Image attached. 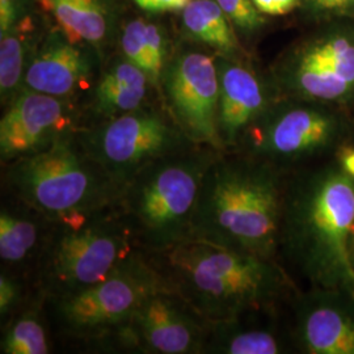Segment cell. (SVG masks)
<instances>
[{
	"label": "cell",
	"mask_w": 354,
	"mask_h": 354,
	"mask_svg": "<svg viewBox=\"0 0 354 354\" xmlns=\"http://www.w3.org/2000/svg\"><path fill=\"white\" fill-rule=\"evenodd\" d=\"M289 174L243 152H219L203 177L192 236L279 261Z\"/></svg>",
	"instance_id": "7a4b0ae2"
},
{
	"label": "cell",
	"mask_w": 354,
	"mask_h": 354,
	"mask_svg": "<svg viewBox=\"0 0 354 354\" xmlns=\"http://www.w3.org/2000/svg\"><path fill=\"white\" fill-rule=\"evenodd\" d=\"M80 127L79 102L24 88L0 120V165L45 151Z\"/></svg>",
	"instance_id": "7c38bea8"
},
{
	"label": "cell",
	"mask_w": 354,
	"mask_h": 354,
	"mask_svg": "<svg viewBox=\"0 0 354 354\" xmlns=\"http://www.w3.org/2000/svg\"><path fill=\"white\" fill-rule=\"evenodd\" d=\"M33 290L28 279L0 270V326L28 302Z\"/></svg>",
	"instance_id": "cb8c5ba5"
},
{
	"label": "cell",
	"mask_w": 354,
	"mask_h": 354,
	"mask_svg": "<svg viewBox=\"0 0 354 354\" xmlns=\"http://www.w3.org/2000/svg\"><path fill=\"white\" fill-rule=\"evenodd\" d=\"M183 24L192 37L212 48L216 55L241 59L239 41L216 0H192L184 8Z\"/></svg>",
	"instance_id": "44dd1931"
},
{
	"label": "cell",
	"mask_w": 354,
	"mask_h": 354,
	"mask_svg": "<svg viewBox=\"0 0 354 354\" xmlns=\"http://www.w3.org/2000/svg\"><path fill=\"white\" fill-rule=\"evenodd\" d=\"M354 178L342 165L288 176L279 256L317 289L354 294Z\"/></svg>",
	"instance_id": "6da1fadb"
},
{
	"label": "cell",
	"mask_w": 354,
	"mask_h": 354,
	"mask_svg": "<svg viewBox=\"0 0 354 354\" xmlns=\"http://www.w3.org/2000/svg\"><path fill=\"white\" fill-rule=\"evenodd\" d=\"M160 96L168 113L193 143L223 151L218 131L216 54L201 50L174 54L162 76Z\"/></svg>",
	"instance_id": "8fae6325"
},
{
	"label": "cell",
	"mask_w": 354,
	"mask_h": 354,
	"mask_svg": "<svg viewBox=\"0 0 354 354\" xmlns=\"http://www.w3.org/2000/svg\"><path fill=\"white\" fill-rule=\"evenodd\" d=\"M342 169L354 178V149H344L340 153V162Z\"/></svg>",
	"instance_id": "4dcf8cb0"
},
{
	"label": "cell",
	"mask_w": 354,
	"mask_h": 354,
	"mask_svg": "<svg viewBox=\"0 0 354 354\" xmlns=\"http://www.w3.org/2000/svg\"><path fill=\"white\" fill-rule=\"evenodd\" d=\"M102 66V58L96 53L64 35H53L32 57L24 88L79 102L93 86Z\"/></svg>",
	"instance_id": "9a60e30c"
},
{
	"label": "cell",
	"mask_w": 354,
	"mask_h": 354,
	"mask_svg": "<svg viewBox=\"0 0 354 354\" xmlns=\"http://www.w3.org/2000/svg\"><path fill=\"white\" fill-rule=\"evenodd\" d=\"M257 10L263 15L279 16L294 11L302 0H252Z\"/></svg>",
	"instance_id": "83f0119b"
},
{
	"label": "cell",
	"mask_w": 354,
	"mask_h": 354,
	"mask_svg": "<svg viewBox=\"0 0 354 354\" xmlns=\"http://www.w3.org/2000/svg\"><path fill=\"white\" fill-rule=\"evenodd\" d=\"M159 102L160 92L146 73L120 55L102 64L93 86L79 102L82 127H96Z\"/></svg>",
	"instance_id": "2e32d148"
},
{
	"label": "cell",
	"mask_w": 354,
	"mask_h": 354,
	"mask_svg": "<svg viewBox=\"0 0 354 354\" xmlns=\"http://www.w3.org/2000/svg\"><path fill=\"white\" fill-rule=\"evenodd\" d=\"M277 317L279 308H269L210 322L203 354L286 353L290 329H281Z\"/></svg>",
	"instance_id": "ac0fdd59"
},
{
	"label": "cell",
	"mask_w": 354,
	"mask_h": 354,
	"mask_svg": "<svg viewBox=\"0 0 354 354\" xmlns=\"http://www.w3.org/2000/svg\"><path fill=\"white\" fill-rule=\"evenodd\" d=\"M29 19L12 26L0 39V100L6 108L24 89L26 68L37 50Z\"/></svg>",
	"instance_id": "7402d4cb"
},
{
	"label": "cell",
	"mask_w": 354,
	"mask_h": 354,
	"mask_svg": "<svg viewBox=\"0 0 354 354\" xmlns=\"http://www.w3.org/2000/svg\"><path fill=\"white\" fill-rule=\"evenodd\" d=\"M192 0H134V3L147 12H171L184 10Z\"/></svg>",
	"instance_id": "f1b7e54d"
},
{
	"label": "cell",
	"mask_w": 354,
	"mask_h": 354,
	"mask_svg": "<svg viewBox=\"0 0 354 354\" xmlns=\"http://www.w3.org/2000/svg\"><path fill=\"white\" fill-rule=\"evenodd\" d=\"M219 152L196 145L152 162L127 181L117 205L143 252H160L192 236L203 177Z\"/></svg>",
	"instance_id": "277c9868"
},
{
	"label": "cell",
	"mask_w": 354,
	"mask_h": 354,
	"mask_svg": "<svg viewBox=\"0 0 354 354\" xmlns=\"http://www.w3.org/2000/svg\"><path fill=\"white\" fill-rule=\"evenodd\" d=\"M46 299L33 290L30 298L1 326V354H49L54 336L46 314Z\"/></svg>",
	"instance_id": "d6986e66"
},
{
	"label": "cell",
	"mask_w": 354,
	"mask_h": 354,
	"mask_svg": "<svg viewBox=\"0 0 354 354\" xmlns=\"http://www.w3.org/2000/svg\"><path fill=\"white\" fill-rule=\"evenodd\" d=\"M165 282L146 252H140L87 289L46 299L54 342L92 353L99 342L125 324L150 291Z\"/></svg>",
	"instance_id": "52a82bcc"
},
{
	"label": "cell",
	"mask_w": 354,
	"mask_h": 354,
	"mask_svg": "<svg viewBox=\"0 0 354 354\" xmlns=\"http://www.w3.org/2000/svg\"><path fill=\"white\" fill-rule=\"evenodd\" d=\"M308 10L319 15H354V0H304Z\"/></svg>",
	"instance_id": "4316f807"
},
{
	"label": "cell",
	"mask_w": 354,
	"mask_h": 354,
	"mask_svg": "<svg viewBox=\"0 0 354 354\" xmlns=\"http://www.w3.org/2000/svg\"><path fill=\"white\" fill-rule=\"evenodd\" d=\"M21 0H0V32L6 35L17 21Z\"/></svg>",
	"instance_id": "f546056e"
},
{
	"label": "cell",
	"mask_w": 354,
	"mask_h": 354,
	"mask_svg": "<svg viewBox=\"0 0 354 354\" xmlns=\"http://www.w3.org/2000/svg\"><path fill=\"white\" fill-rule=\"evenodd\" d=\"M145 32H146L145 20L137 19L130 21L125 26L124 35L121 37V53H122V57H125L131 64L138 66L150 79L151 64H150V57H149L147 45H146Z\"/></svg>",
	"instance_id": "d4e9b609"
},
{
	"label": "cell",
	"mask_w": 354,
	"mask_h": 354,
	"mask_svg": "<svg viewBox=\"0 0 354 354\" xmlns=\"http://www.w3.org/2000/svg\"><path fill=\"white\" fill-rule=\"evenodd\" d=\"M75 136L83 150L120 190L146 165L196 146L162 102L96 127H82Z\"/></svg>",
	"instance_id": "ba28073f"
},
{
	"label": "cell",
	"mask_w": 354,
	"mask_h": 354,
	"mask_svg": "<svg viewBox=\"0 0 354 354\" xmlns=\"http://www.w3.org/2000/svg\"><path fill=\"white\" fill-rule=\"evenodd\" d=\"M344 134L342 117L320 102L279 97L250 129L236 151L290 174L335 150Z\"/></svg>",
	"instance_id": "9c48e42d"
},
{
	"label": "cell",
	"mask_w": 354,
	"mask_h": 354,
	"mask_svg": "<svg viewBox=\"0 0 354 354\" xmlns=\"http://www.w3.org/2000/svg\"><path fill=\"white\" fill-rule=\"evenodd\" d=\"M292 345L308 354H354V294L317 289L291 298Z\"/></svg>",
	"instance_id": "4fadbf2b"
},
{
	"label": "cell",
	"mask_w": 354,
	"mask_h": 354,
	"mask_svg": "<svg viewBox=\"0 0 354 354\" xmlns=\"http://www.w3.org/2000/svg\"><path fill=\"white\" fill-rule=\"evenodd\" d=\"M209 324L210 320L165 282L92 353L203 354Z\"/></svg>",
	"instance_id": "30bf717a"
},
{
	"label": "cell",
	"mask_w": 354,
	"mask_h": 354,
	"mask_svg": "<svg viewBox=\"0 0 354 354\" xmlns=\"http://www.w3.org/2000/svg\"><path fill=\"white\" fill-rule=\"evenodd\" d=\"M140 252L118 205L53 221L32 288L45 299L67 297L106 279Z\"/></svg>",
	"instance_id": "5b68a950"
},
{
	"label": "cell",
	"mask_w": 354,
	"mask_h": 354,
	"mask_svg": "<svg viewBox=\"0 0 354 354\" xmlns=\"http://www.w3.org/2000/svg\"><path fill=\"white\" fill-rule=\"evenodd\" d=\"M304 49L327 59L336 73L354 87V39L345 35H327L308 44Z\"/></svg>",
	"instance_id": "603a6c76"
},
{
	"label": "cell",
	"mask_w": 354,
	"mask_h": 354,
	"mask_svg": "<svg viewBox=\"0 0 354 354\" xmlns=\"http://www.w3.org/2000/svg\"><path fill=\"white\" fill-rule=\"evenodd\" d=\"M53 221L29 205L1 193L0 270L32 279L46 247Z\"/></svg>",
	"instance_id": "e0dca14e"
},
{
	"label": "cell",
	"mask_w": 354,
	"mask_h": 354,
	"mask_svg": "<svg viewBox=\"0 0 354 354\" xmlns=\"http://www.w3.org/2000/svg\"><path fill=\"white\" fill-rule=\"evenodd\" d=\"M51 13L70 41L87 42L100 49L111 29V12L105 0H38Z\"/></svg>",
	"instance_id": "ffe728a7"
},
{
	"label": "cell",
	"mask_w": 354,
	"mask_h": 354,
	"mask_svg": "<svg viewBox=\"0 0 354 354\" xmlns=\"http://www.w3.org/2000/svg\"><path fill=\"white\" fill-rule=\"evenodd\" d=\"M351 254H352V261H353L354 266V228L353 232H352V239H351Z\"/></svg>",
	"instance_id": "1f68e13d"
},
{
	"label": "cell",
	"mask_w": 354,
	"mask_h": 354,
	"mask_svg": "<svg viewBox=\"0 0 354 354\" xmlns=\"http://www.w3.org/2000/svg\"><path fill=\"white\" fill-rule=\"evenodd\" d=\"M219 74L218 131L223 151H236L250 129L279 100L269 84L241 59L216 55Z\"/></svg>",
	"instance_id": "5bb4252c"
},
{
	"label": "cell",
	"mask_w": 354,
	"mask_h": 354,
	"mask_svg": "<svg viewBox=\"0 0 354 354\" xmlns=\"http://www.w3.org/2000/svg\"><path fill=\"white\" fill-rule=\"evenodd\" d=\"M1 193L50 221L87 214L118 203L121 190L76 140L64 136L36 155L1 165Z\"/></svg>",
	"instance_id": "8992f818"
},
{
	"label": "cell",
	"mask_w": 354,
	"mask_h": 354,
	"mask_svg": "<svg viewBox=\"0 0 354 354\" xmlns=\"http://www.w3.org/2000/svg\"><path fill=\"white\" fill-rule=\"evenodd\" d=\"M230 21L244 30L257 29L266 23L264 15L257 10L252 0H216Z\"/></svg>",
	"instance_id": "484cf974"
},
{
	"label": "cell",
	"mask_w": 354,
	"mask_h": 354,
	"mask_svg": "<svg viewBox=\"0 0 354 354\" xmlns=\"http://www.w3.org/2000/svg\"><path fill=\"white\" fill-rule=\"evenodd\" d=\"M165 282L210 322L279 308L298 292L277 260L188 238L146 253Z\"/></svg>",
	"instance_id": "3957f363"
}]
</instances>
